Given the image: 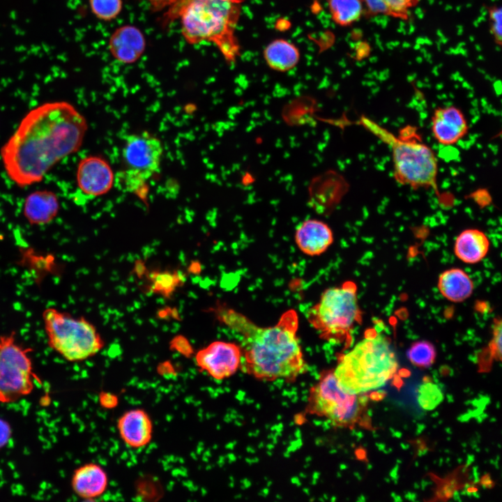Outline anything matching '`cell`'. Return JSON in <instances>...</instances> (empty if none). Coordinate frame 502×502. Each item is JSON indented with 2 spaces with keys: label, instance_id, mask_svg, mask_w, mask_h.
I'll use <instances>...</instances> for the list:
<instances>
[{
  "label": "cell",
  "instance_id": "6da1fadb",
  "mask_svg": "<svg viewBox=\"0 0 502 502\" xmlns=\"http://www.w3.org/2000/svg\"><path fill=\"white\" fill-rule=\"evenodd\" d=\"M87 128L84 116L68 102L33 108L1 149L7 175L20 187L41 181L57 162L80 149Z\"/></svg>",
  "mask_w": 502,
  "mask_h": 502
},
{
  "label": "cell",
  "instance_id": "7a4b0ae2",
  "mask_svg": "<svg viewBox=\"0 0 502 502\" xmlns=\"http://www.w3.org/2000/svg\"><path fill=\"white\" fill-rule=\"evenodd\" d=\"M216 319L243 340V369L254 378L294 381L307 370L297 336L298 316L291 309L275 325L260 327L244 314L222 305L211 308Z\"/></svg>",
  "mask_w": 502,
  "mask_h": 502
},
{
  "label": "cell",
  "instance_id": "3957f363",
  "mask_svg": "<svg viewBox=\"0 0 502 502\" xmlns=\"http://www.w3.org/2000/svg\"><path fill=\"white\" fill-rule=\"evenodd\" d=\"M241 13V4L225 0H175L163 14L165 27L181 20V31L190 45L213 43L229 63L241 56V45L236 35Z\"/></svg>",
  "mask_w": 502,
  "mask_h": 502
},
{
  "label": "cell",
  "instance_id": "277c9868",
  "mask_svg": "<svg viewBox=\"0 0 502 502\" xmlns=\"http://www.w3.org/2000/svg\"><path fill=\"white\" fill-rule=\"evenodd\" d=\"M397 367L389 338L381 330L372 328L351 350L340 357L333 371L344 390L363 394L383 386L394 376Z\"/></svg>",
  "mask_w": 502,
  "mask_h": 502
},
{
  "label": "cell",
  "instance_id": "5b68a950",
  "mask_svg": "<svg viewBox=\"0 0 502 502\" xmlns=\"http://www.w3.org/2000/svg\"><path fill=\"white\" fill-rule=\"evenodd\" d=\"M363 125L391 149L393 176L395 181L414 190L432 189L439 197L437 177L439 165L434 150L425 144L418 128L408 125L397 135L367 118Z\"/></svg>",
  "mask_w": 502,
  "mask_h": 502
},
{
  "label": "cell",
  "instance_id": "8992f818",
  "mask_svg": "<svg viewBox=\"0 0 502 502\" xmlns=\"http://www.w3.org/2000/svg\"><path fill=\"white\" fill-rule=\"evenodd\" d=\"M42 320L49 347L67 361L85 360L104 347L96 327L84 317L47 307L42 313Z\"/></svg>",
  "mask_w": 502,
  "mask_h": 502
},
{
  "label": "cell",
  "instance_id": "52a82bcc",
  "mask_svg": "<svg viewBox=\"0 0 502 502\" xmlns=\"http://www.w3.org/2000/svg\"><path fill=\"white\" fill-rule=\"evenodd\" d=\"M360 318L357 287L352 281L324 291L307 314L308 322L320 337L333 342L346 339Z\"/></svg>",
  "mask_w": 502,
  "mask_h": 502
},
{
  "label": "cell",
  "instance_id": "ba28073f",
  "mask_svg": "<svg viewBox=\"0 0 502 502\" xmlns=\"http://www.w3.org/2000/svg\"><path fill=\"white\" fill-rule=\"evenodd\" d=\"M367 397L344 390L333 371L321 374L310 390L307 411L326 418L335 427H352L362 418Z\"/></svg>",
  "mask_w": 502,
  "mask_h": 502
},
{
  "label": "cell",
  "instance_id": "9c48e42d",
  "mask_svg": "<svg viewBox=\"0 0 502 502\" xmlns=\"http://www.w3.org/2000/svg\"><path fill=\"white\" fill-rule=\"evenodd\" d=\"M32 349L22 345L15 331L0 335V403L15 402L30 395L38 376L33 370Z\"/></svg>",
  "mask_w": 502,
  "mask_h": 502
},
{
  "label": "cell",
  "instance_id": "30bf717a",
  "mask_svg": "<svg viewBox=\"0 0 502 502\" xmlns=\"http://www.w3.org/2000/svg\"><path fill=\"white\" fill-rule=\"evenodd\" d=\"M163 146L156 136L148 131L128 135L122 149L126 173L148 182L158 173Z\"/></svg>",
  "mask_w": 502,
  "mask_h": 502
},
{
  "label": "cell",
  "instance_id": "8fae6325",
  "mask_svg": "<svg viewBox=\"0 0 502 502\" xmlns=\"http://www.w3.org/2000/svg\"><path fill=\"white\" fill-rule=\"evenodd\" d=\"M242 349L234 342L214 341L195 354L196 365L211 378L222 380L234 375L241 364Z\"/></svg>",
  "mask_w": 502,
  "mask_h": 502
},
{
  "label": "cell",
  "instance_id": "7c38bea8",
  "mask_svg": "<svg viewBox=\"0 0 502 502\" xmlns=\"http://www.w3.org/2000/svg\"><path fill=\"white\" fill-rule=\"evenodd\" d=\"M76 180L79 189L93 197L107 194L115 181L109 162L97 155H88L79 162Z\"/></svg>",
  "mask_w": 502,
  "mask_h": 502
},
{
  "label": "cell",
  "instance_id": "4fadbf2b",
  "mask_svg": "<svg viewBox=\"0 0 502 502\" xmlns=\"http://www.w3.org/2000/svg\"><path fill=\"white\" fill-rule=\"evenodd\" d=\"M431 122L432 132L435 140L444 146L457 144L466 135L469 130L464 113L453 105L436 108Z\"/></svg>",
  "mask_w": 502,
  "mask_h": 502
},
{
  "label": "cell",
  "instance_id": "5bb4252c",
  "mask_svg": "<svg viewBox=\"0 0 502 502\" xmlns=\"http://www.w3.org/2000/svg\"><path fill=\"white\" fill-rule=\"evenodd\" d=\"M146 46L142 31L130 24L116 28L108 41V50L112 57L124 64L137 62L145 52Z\"/></svg>",
  "mask_w": 502,
  "mask_h": 502
},
{
  "label": "cell",
  "instance_id": "9a60e30c",
  "mask_svg": "<svg viewBox=\"0 0 502 502\" xmlns=\"http://www.w3.org/2000/svg\"><path fill=\"white\" fill-rule=\"evenodd\" d=\"M116 427L121 440L130 448H142L151 441L153 422L149 413L142 409H132L124 412L118 418Z\"/></svg>",
  "mask_w": 502,
  "mask_h": 502
},
{
  "label": "cell",
  "instance_id": "2e32d148",
  "mask_svg": "<svg viewBox=\"0 0 502 502\" xmlns=\"http://www.w3.org/2000/svg\"><path fill=\"white\" fill-rule=\"evenodd\" d=\"M295 241L302 252L317 256L324 253L333 243V234L324 222L308 219L296 228Z\"/></svg>",
  "mask_w": 502,
  "mask_h": 502
},
{
  "label": "cell",
  "instance_id": "e0dca14e",
  "mask_svg": "<svg viewBox=\"0 0 502 502\" xmlns=\"http://www.w3.org/2000/svg\"><path fill=\"white\" fill-rule=\"evenodd\" d=\"M108 486V476L98 464L89 462L73 471L71 487L75 494L84 500H92L102 496Z\"/></svg>",
  "mask_w": 502,
  "mask_h": 502
},
{
  "label": "cell",
  "instance_id": "ac0fdd59",
  "mask_svg": "<svg viewBox=\"0 0 502 502\" xmlns=\"http://www.w3.org/2000/svg\"><path fill=\"white\" fill-rule=\"evenodd\" d=\"M60 208L57 195L52 191H35L25 199L23 215L31 225L42 226L52 222Z\"/></svg>",
  "mask_w": 502,
  "mask_h": 502
},
{
  "label": "cell",
  "instance_id": "d6986e66",
  "mask_svg": "<svg viewBox=\"0 0 502 502\" xmlns=\"http://www.w3.org/2000/svg\"><path fill=\"white\" fill-rule=\"evenodd\" d=\"M489 242L482 231L476 229H468L457 237L454 252L457 258L466 264H476L487 254Z\"/></svg>",
  "mask_w": 502,
  "mask_h": 502
},
{
  "label": "cell",
  "instance_id": "ffe728a7",
  "mask_svg": "<svg viewBox=\"0 0 502 502\" xmlns=\"http://www.w3.org/2000/svg\"><path fill=\"white\" fill-rule=\"evenodd\" d=\"M263 56L271 69L284 73L296 66L301 54L295 44L283 38H277L266 46Z\"/></svg>",
  "mask_w": 502,
  "mask_h": 502
},
{
  "label": "cell",
  "instance_id": "44dd1931",
  "mask_svg": "<svg viewBox=\"0 0 502 502\" xmlns=\"http://www.w3.org/2000/svg\"><path fill=\"white\" fill-rule=\"evenodd\" d=\"M438 288L447 300L459 303L471 296L473 291V282L464 271L453 268L445 271L440 275Z\"/></svg>",
  "mask_w": 502,
  "mask_h": 502
},
{
  "label": "cell",
  "instance_id": "7402d4cb",
  "mask_svg": "<svg viewBox=\"0 0 502 502\" xmlns=\"http://www.w3.org/2000/svg\"><path fill=\"white\" fill-rule=\"evenodd\" d=\"M144 276L146 291L166 298H169L185 281L184 273L179 270H147Z\"/></svg>",
  "mask_w": 502,
  "mask_h": 502
},
{
  "label": "cell",
  "instance_id": "603a6c76",
  "mask_svg": "<svg viewBox=\"0 0 502 502\" xmlns=\"http://www.w3.org/2000/svg\"><path fill=\"white\" fill-rule=\"evenodd\" d=\"M364 8V15H385L406 20L411 10L420 0H360Z\"/></svg>",
  "mask_w": 502,
  "mask_h": 502
},
{
  "label": "cell",
  "instance_id": "cb8c5ba5",
  "mask_svg": "<svg viewBox=\"0 0 502 502\" xmlns=\"http://www.w3.org/2000/svg\"><path fill=\"white\" fill-rule=\"evenodd\" d=\"M328 6L331 19L341 26H350L364 15L360 0H328Z\"/></svg>",
  "mask_w": 502,
  "mask_h": 502
},
{
  "label": "cell",
  "instance_id": "d4e9b609",
  "mask_svg": "<svg viewBox=\"0 0 502 502\" xmlns=\"http://www.w3.org/2000/svg\"><path fill=\"white\" fill-rule=\"evenodd\" d=\"M409 360L419 367H429L434 362L436 351L434 345L428 341L416 342L407 350Z\"/></svg>",
  "mask_w": 502,
  "mask_h": 502
},
{
  "label": "cell",
  "instance_id": "484cf974",
  "mask_svg": "<svg viewBox=\"0 0 502 502\" xmlns=\"http://www.w3.org/2000/svg\"><path fill=\"white\" fill-rule=\"evenodd\" d=\"M89 3L93 15L104 22L116 19L123 8L122 0H89Z\"/></svg>",
  "mask_w": 502,
  "mask_h": 502
},
{
  "label": "cell",
  "instance_id": "4316f807",
  "mask_svg": "<svg viewBox=\"0 0 502 502\" xmlns=\"http://www.w3.org/2000/svg\"><path fill=\"white\" fill-rule=\"evenodd\" d=\"M418 393L419 404L427 410L433 409L443 400L441 389L436 384L429 382H425L420 386Z\"/></svg>",
  "mask_w": 502,
  "mask_h": 502
},
{
  "label": "cell",
  "instance_id": "83f0119b",
  "mask_svg": "<svg viewBox=\"0 0 502 502\" xmlns=\"http://www.w3.org/2000/svg\"><path fill=\"white\" fill-rule=\"evenodd\" d=\"M490 32L498 45L502 43V10L500 6H492L488 9Z\"/></svg>",
  "mask_w": 502,
  "mask_h": 502
},
{
  "label": "cell",
  "instance_id": "f1b7e54d",
  "mask_svg": "<svg viewBox=\"0 0 502 502\" xmlns=\"http://www.w3.org/2000/svg\"><path fill=\"white\" fill-rule=\"evenodd\" d=\"M493 329V337L491 342V351L494 357L501 360L502 340V328L501 319H495Z\"/></svg>",
  "mask_w": 502,
  "mask_h": 502
},
{
  "label": "cell",
  "instance_id": "f546056e",
  "mask_svg": "<svg viewBox=\"0 0 502 502\" xmlns=\"http://www.w3.org/2000/svg\"><path fill=\"white\" fill-rule=\"evenodd\" d=\"M11 436L12 429L10 425L6 420L0 418V450L8 444Z\"/></svg>",
  "mask_w": 502,
  "mask_h": 502
},
{
  "label": "cell",
  "instance_id": "4dcf8cb0",
  "mask_svg": "<svg viewBox=\"0 0 502 502\" xmlns=\"http://www.w3.org/2000/svg\"><path fill=\"white\" fill-rule=\"evenodd\" d=\"M153 12H158L169 7L175 0H146Z\"/></svg>",
  "mask_w": 502,
  "mask_h": 502
},
{
  "label": "cell",
  "instance_id": "1f68e13d",
  "mask_svg": "<svg viewBox=\"0 0 502 502\" xmlns=\"http://www.w3.org/2000/svg\"><path fill=\"white\" fill-rule=\"evenodd\" d=\"M147 270L145 263L142 260H139L135 263L134 273L139 278L144 277Z\"/></svg>",
  "mask_w": 502,
  "mask_h": 502
},
{
  "label": "cell",
  "instance_id": "d6a6232c",
  "mask_svg": "<svg viewBox=\"0 0 502 502\" xmlns=\"http://www.w3.org/2000/svg\"><path fill=\"white\" fill-rule=\"evenodd\" d=\"M370 396L372 400L378 401L381 400L385 396V393L381 390L372 392Z\"/></svg>",
  "mask_w": 502,
  "mask_h": 502
},
{
  "label": "cell",
  "instance_id": "836d02e7",
  "mask_svg": "<svg viewBox=\"0 0 502 502\" xmlns=\"http://www.w3.org/2000/svg\"><path fill=\"white\" fill-rule=\"evenodd\" d=\"M481 482H482V485L485 487L490 488L493 485L492 482L490 480L489 476H484Z\"/></svg>",
  "mask_w": 502,
  "mask_h": 502
},
{
  "label": "cell",
  "instance_id": "e575fe53",
  "mask_svg": "<svg viewBox=\"0 0 502 502\" xmlns=\"http://www.w3.org/2000/svg\"><path fill=\"white\" fill-rule=\"evenodd\" d=\"M231 3L241 4V3L244 2L245 0H225Z\"/></svg>",
  "mask_w": 502,
  "mask_h": 502
},
{
  "label": "cell",
  "instance_id": "d590c367",
  "mask_svg": "<svg viewBox=\"0 0 502 502\" xmlns=\"http://www.w3.org/2000/svg\"><path fill=\"white\" fill-rule=\"evenodd\" d=\"M407 373H408V371L406 370H402L400 371V374L402 376H406Z\"/></svg>",
  "mask_w": 502,
  "mask_h": 502
}]
</instances>
